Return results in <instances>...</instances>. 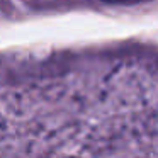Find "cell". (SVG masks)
I'll use <instances>...</instances> for the list:
<instances>
[{"label": "cell", "mask_w": 158, "mask_h": 158, "mask_svg": "<svg viewBox=\"0 0 158 158\" xmlns=\"http://www.w3.org/2000/svg\"><path fill=\"white\" fill-rule=\"evenodd\" d=\"M102 2L114 5H133V4H141V2H150V0H102Z\"/></svg>", "instance_id": "cell-1"}]
</instances>
